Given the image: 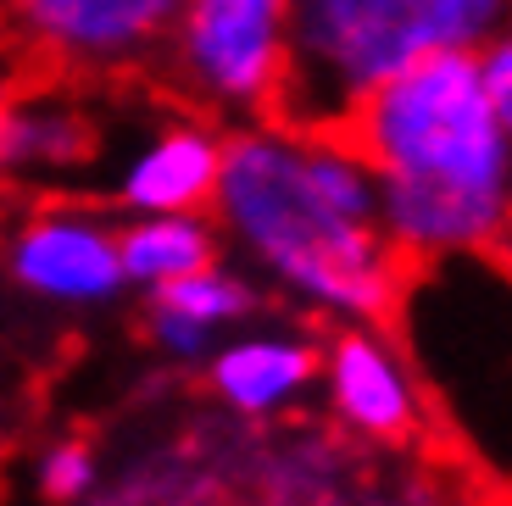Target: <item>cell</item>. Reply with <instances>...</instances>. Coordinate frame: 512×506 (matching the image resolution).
Listing matches in <instances>:
<instances>
[{
	"label": "cell",
	"mask_w": 512,
	"mask_h": 506,
	"mask_svg": "<svg viewBox=\"0 0 512 506\" xmlns=\"http://www.w3.org/2000/svg\"><path fill=\"white\" fill-rule=\"evenodd\" d=\"M206 217L290 301L340 323H384L396 312L407 262L379 228L373 167L340 128L234 123Z\"/></svg>",
	"instance_id": "6da1fadb"
},
{
	"label": "cell",
	"mask_w": 512,
	"mask_h": 506,
	"mask_svg": "<svg viewBox=\"0 0 512 506\" xmlns=\"http://www.w3.org/2000/svg\"><path fill=\"white\" fill-rule=\"evenodd\" d=\"M379 184V228L407 267L501 256L512 228V112L474 51H435L373 84L340 123Z\"/></svg>",
	"instance_id": "7a4b0ae2"
},
{
	"label": "cell",
	"mask_w": 512,
	"mask_h": 506,
	"mask_svg": "<svg viewBox=\"0 0 512 506\" xmlns=\"http://www.w3.org/2000/svg\"><path fill=\"white\" fill-rule=\"evenodd\" d=\"M512 0H290L284 123L340 128L346 112L435 51H479L507 28Z\"/></svg>",
	"instance_id": "3957f363"
},
{
	"label": "cell",
	"mask_w": 512,
	"mask_h": 506,
	"mask_svg": "<svg viewBox=\"0 0 512 506\" xmlns=\"http://www.w3.org/2000/svg\"><path fill=\"white\" fill-rule=\"evenodd\" d=\"M156 67L223 128L273 117L290 73V0H179Z\"/></svg>",
	"instance_id": "277c9868"
},
{
	"label": "cell",
	"mask_w": 512,
	"mask_h": 506,
	"mask_svg": "<svg viewBox=\"0 0 512 506\" xmlns=\"http://www.w3.org/2000/svg\"><path fill=\"white\" fill-rule=\"evenodd\" d=\"M179 0H0V23L62 78H123L156 67Z\"/></svg>",
	"instance_id": "5b68a950"
},
{
	"label": "cell",
	"mask_w": 512,
	"mask_h": 506,
	"mask_svg": "<svg viewBox=\"0 0 512 506\" xmlns=\"http://www.w3.org/2000/svg\"><path fill=\"white\" fill-rule=\"evenodd\" d=\"M6 267L28 295L56 306H106L123 290L117 223L101 206L51 201L34 206L6 240Z\"/></svg>",
	"instance_id": "8992f818"
},
{
	"label": "cell",
	"mask_w": 512,
	"mask_h": 506,
	"mask_svg": "<svg viewBox=\"0 0 512 506\" xmlns=\"http://www.w3.org/2000/svg\"><path fill=\"white\" fill-rule=\"evenodd\" d=\"M318 384L340 429L379 445H401L423 423V390L412 379L396 340H384L379 323H346L318 351Z\"/></svg>",
	"instance_id": "52a82bcc"
},
{
	"label": "cell",
	"mask_w": 512,
	"mask_h": 506,
	"mask_svg": "<svg viewBox=\"0 0 512 506\" xmlns=\"http://www.w3.org/2000/svg\"><path fill=\"white\" fill-rule=\"evenodd\" d=\"M101 156V117L73 84L0 89V184L45 190L84 178Z\"/></svg>",
	"instance_id": "ba28073f"
},
{
	"label": "cell",
	"mask_w": 512,
	"mask_h": 506,
	"mask_svg": "<svg viewBox=\"0 0 512 506\" xmlns=\"http://www.w3.org/2000/svg\"><path fill=\"white\" fill-rule=\"evenodd\" d=\"M223 134L212 117H167L117 162V206L128 217L145 212H206L218 190Z\"/></svg>",
	"instance_id": "9c48e42d"
},
{
	"label": "cell",
	"mask_w": 512,
	"mask_h": 506,
	"mask_svg": "<svg viewBox=\"0 0 512 506\" xmlns=\"http://www.w3.org/2000/svg\"><path fill=\"white\" fill-rule=\"evenodd\" d=\"M206 362V384L234 418H279L318 384V345L295 329H229Z\"/></svg>",
	"instance_id": "30bf717a"
},
{
	"label": "cell",
	"mask_w": 512,
	"mask_h": 506,
	"mask_svg": "<svg viewBox=\"0 0 512 506\" xmlns=\"http://www.w3.org/2000/svg\"><path fill=\"white\" fill-rule=\"evenodd\" d=\"M251 312H256V284L218 256V262H206L195 273H184V279L151 290L145 329H151L162 356H173V362H201Z\"/></svg>",
	"instance_id": "8fae6325"
},
{
	"label": "cell",
	"mask_w": 512,
	"mask_h": 506,
	"mask_svg": "<svg viewBox=\"0 0 512 506\" xmlns=\"http://www.w3.org/2000/svg\"><path fill=\"white\" fill-rule=\"evenodd\" d=\"M218 256H223V240H218V223L206 212H145L117 228L123 284H134L145 295L206 262H218Z\"/></svg>",
	"instance_id": "7c38bea8"
},
{
	"label": "cell",
	"mask_w": 512,
	"mask_h": 506,
	"mask_svg": "<svg viewBox=\"0 0 512 506\" xmlns=\"http://www.w3.org/2000/svg\"><path fill=\"white\" fill-rule=\"evenodd\" d=\"M95 479H101V468H95V451L84 440H56L39 456V490L51 501H84Z\"/></svg>",
	"instance_id": "4fadbf2b"
}]
</instances>
